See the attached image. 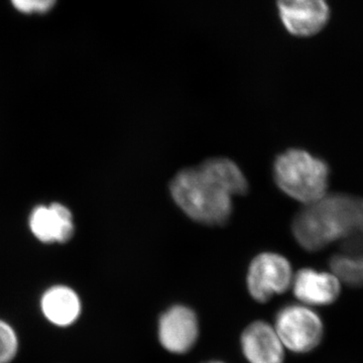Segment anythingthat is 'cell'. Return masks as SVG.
<instances>
[{
    "label": "cell",
    "mask_w": 363,
    "mask_h": 363,
    "mask_svg": "<svg viewBox=\"0 0 363 363\" xmlns=\"http://www.w3.org/2000/svg\"><path fill=\"white\" fill-rule=\"evenodd\" d=\"M171 193L191 219L205 225H221L233 212V196L201 164L179 172L172 181Z\"/></svg>",
    "instance_id": "2"
},
{
    "label": "cell",
    "mask_w": 363,
    "mask_h": 363,
    "mask_svg": "<svg viewBox=\"0 0 363 363\" xmlns=\"http://www.w3.org/2000/svg\"><path fill=\"white\" fill-rule=\"evenodd\" d=\"M207 363H223V362H207Z\"/></svg>",
    "instance_id": "15"
},
{
    "label": "cell",
    "mask_w": 363,
    "mask_h": 363,
    "mask_svg": "<svg viewBox=\"0 0 363 363\" xmlns=\"http://www.w3.org/2000/svg\"><path fill=\"white\" fill-rule=\"evenodd\" d=\"M201 166L214 176L231 195L240 196L247 192V179L235 162L230 160L215 157L203 162Z\"/></svg>",
    "instance_id": "12"
},
{
    "label": "cell",
    "mask_w": 363,
    "mask_h": 363,
    "mask_svg": "<svg viewBox=\"0 0 363 363\" xmlns=\"http://www.w3.org/2000/svg\"><path fill=\"white\" fill-rule=\"evenodd\" d=\"M274 330L285 347L294 352L307 353L321 343L324 327L310 308L290 305L277 314Z\"/></svg>",
    "instance_id": "4"
},
{
    "label": "cell",
    "mask_w": 363,
    "mask_h": 363,
    "mask_svg": "<svg viewBox=\"0 0 363 363\" xmlns=\"http://www.w3.org/2000/svg\"><path fill=\"white\" fill-rule=\"evenodd\" d=\"M28 225L33 238L44 245H65L75 235L73 212L61 202L33 207L28 215Z\"/></svg>",
    "instance_id": "7"
},
{
    "label": "cell",
    "mask_w": 363,
    "mask_h": 363,
    "mask_svg": "<svg viewBox=\"0 0 363 363\" xmlns=\"http://www.w3.org/2000/svg\"><path fill=\"white\" fill-rule=\"evenodd\" d=\"M57 0H11L14 7L23 13H45L51 11Z\"/></svg>",
    "instance_id": "14"
},
{
    "label": "cell",
    "mask_w": 363,
    "mask_h": 363,
    "mask_svg": "<svg viewBox=\"0 0 363 363\" xmlns=\"http://www.w3.org/2000/svg\"><path fill=\"white\" fill-rule=\"evenodd\" d=\"M330 169L323 160L306 150L292 149L274 162V180L283 192L304 205L327 194Z\"/></svg>",
    "instance_id": "3"
},
{
    "label": "cell",
    "mask_w": 363,
    "mask_h": 363,
    "mask_svg": "<svg viewBox=\"0 0 363 363\" xmlns=\"http://www.w3.org/2000/svg\"><path fill=\"white\" fill-rule=\"evenodd\" d=\"M279 18L294 37L311 38L328 25L331 9L327 0H276Z\"/></svg>",
    "instance_id": "6"
},
{
    "label": "cell",
    "mask_w": 363,
    "mask_h": 363,
    "mask_svg": "<svg viewBox=\"0 0 363 363\" xmlns=\"http://www.w3.org/2000/svg\"><path fill=\"white\" fill-rule=\"evenodd\" d=\"M363 226V199L350 194H328L305 205L293 221V233L308 252L341 242Z\"/></svg>",
    "instance_id": "1"
},
{
    "label": "cell",
    "mask_w": 363,
    "mask_h": 363,
    "mask_svg": "<svg viewBox=\"0 0 363 363\" xmlns=\"http://www.w3.org/2000/svg\"><path fill=\"white\" fill-rule=\"evenodd\" d=\"M293 278L292 267L286 257L277 253H262L252 260L248 269V291L255 301L266 303L272 296L286 292Z\"/></svg>",
    "instance_id": "5"
},
{
    "label": "cell",
    "mask_w": 363,
    "mask_h": 363,
    "mask_svg": "<svg viewBox=\"0 0 363 363\" xmlns=\"http://www.w3.org/2000/svg\"><path fill=\"white\" fill-rule=\"evenodd\" d=\"M40 311L48 322L66 328L78 321L82 314V301L73 288L54 285L48 288L40 300Z\"/></svg>",
    "instance_id": "11"
},
{
    "label": "cell",
    "mask_w": 363,
    "mask_h": 363,
    "mask_svg": "<svg viewBox=\"0 0 363 363\" xmlns=\"http://www.w3.org/2000/svg\"><path fill=\"white\" fill-rule=\"evenodd\" d=\"M20 347L18 334L11 324L0 319V363L13 362Z\"/></svg>",
    "instance_id": "13"
},
{
    "label": "cell",
    "mask_w": 363,
    "mask_h": 363,
    "mask_svg": "<svg viewBox=\"0 0 363 363\" xmlns=\"http://www.w3.org/2000/svg\"><path fill=\"white\" fill-rule=\"evenodd\" d=\"M296 298L309 306H328L340 295L341 283L332 272L303 269L292 281Z\"/></svg>",
    "instance_id": "9"
},
{
    "label": "cell",
    "mask_w": 363,
    "mask_h": 363,
    "mask_svg": "<svg viewBox=\"0 0 363 363\" xmlns=\"http://www.w3.org/2000/svg\"><path fill=\"white\" fill-rule=\"evenodd\" d=\"M243 354L250 363H284L285 346L274 328L266 322H253L241 336Z\"/></svg>",
    "instance_id": "10"
},
{
    "label": "cell",
    "mask_w": 363,
    "mask_h": 363,
    "mask_svg": "<svg viewBox=\"0 0 363 363\" xmlns=\"http://www.w3.org/2000/svg\"><path fill=\"white\" fill-rule=\"evenodd\" d=\"M198 334L197 316L186 306H173L160 318V342L169 352L177 354L188 352L195 345Z\"/></svg>",
    "instance_id": "8"
}]
</instances>
